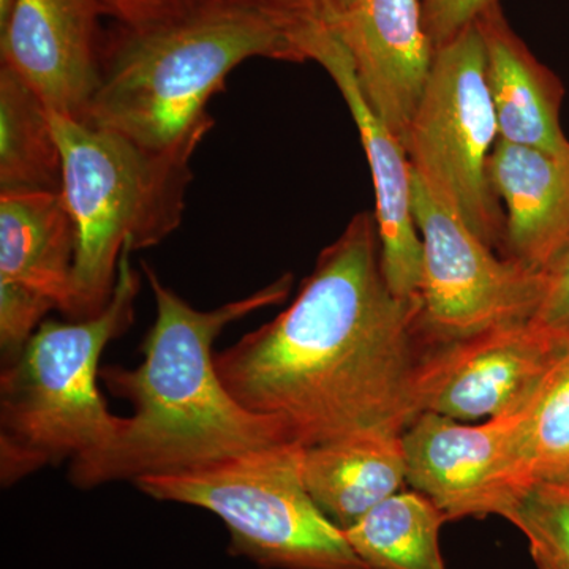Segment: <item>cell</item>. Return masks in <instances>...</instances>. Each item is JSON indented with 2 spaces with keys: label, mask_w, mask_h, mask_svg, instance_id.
I'll return each instance as SVG.
<instances>
[{
  "label": "cell",
  "mask_w": 569,
  "mask_h": 569,
  "mask_svg": "<svg viewBox=\"0 0 569 569\" xmlns=\"http://www.w3.org/2000/svg\"><path fill=\"white\" fill-rule=\"evenodd\" d=\"M421 298L395 295L376 213H356L274 320L216 355L224 388L302 447L415 418Z\"/></svg>",
  "instance_id": "1"
},
{
  "label": "cell",
  "mask_w": 569,
  "mask_h": 569,
  "mask_svg": "<svg viewBox=\"0 0 569 569\" xmlns=\"http://www.w3.org/2000/svg\"><path fill=\"white\" fill-rule=\"evenodd\" d=\"M141 269L156 301V320L144 340V361L134 369L108 366L100 380L112 396L132 403L110 447L70 463L80 489L179 473L272 445L293 441L280 419L247 410L224 388L212 347L227 326L287 299L293 277L282 276L254 293L198 310Z\"/></svg>",
  "instance_id": "2"
},
{
  "label": "cell",
  "mask_w": 569,
  "mask_h": 569,
  "mask_svg": "<svg viewBox=\"0 0 569 569\" xmlns=\"http://www.w3.org/2000/svg\"><path fill=\"white\" fill-rule=\"evenodd\" d=\"M253 58L306 62L282 26L228 0H203L140 28L118 24L103 37L99 88L84 122L148 151L192 159L213 127L212 97Z\"/></svg>",
  "instance_id": "3"
},
{
  "label": "cell",
  "mask_w": 569,
  "mask_h": 569,
  "mask_svg": "<svg viewBox=\"0 0 569 569\" xmlns=\"http://www.w3.org/2000/svg\"><path fill=\"white\" fill-rule=\"evenodd\" d=\"M123 247L110 302L99 316L44 320L0 376V479L11 486L40 468L80 462L110 447L123 418L108 410L99 389L100 359L129 331L141 290Z\"/></svg>",
  "instance_id": "4"
},
{
  "label": "cell",
  "mask_w": 569,
  "mask_h": 569,
  "mask_svg": "<svg viewBox=\"0 0 569 569\" xmlns=\"http://www.w3.org/2000/svg\"><path fill=\"white\" fill-rule=\"evenodd\" d=\"M62 153L61 192L77 224V321L110 302L123 247L160 244L178 230L192 182L189 157L148 151L111 130L50 111Z\"/></svg>",
  "instance_id": "5"
},
{
  "label": "cell",
  "mask_w": 569,
  "mask_h": 569,
  "mask_svg": "<svg viewBox=\"0 0 569 569\" xmlns=\"http://www.w3.org/2000/svg\"><path fill=\"white\" fill-rule=\"evenodd\" d=\"M301 452L302 445L287 441L134 486L153 500L211 511L227 526L231 556L258 567L367 569L310 497Z\"/></svg>",
  "instance_id": "6"
},
{
  "label": "cell",
  "mask_w": 569,
  "mask_h": 569,
  "mask_svg": "<svg viewBox=\"0 0 569 569\" xmlns=\"http://www.w3.org/2000/svg\"><path fill=\"white\" fill-rule=\"evenodd\" d=\"M498 126L485 40L477 21L436 48L407 140L411 171L445 211L493 249L505 247L507 216L489 181Z\"/></svg>",
  "instance_id": "7"
},
{
  "label": "cell",
  "mask_w": 569,
  "mask_h": 569,
  "mask_svg": "<svg viewBox=\"0 0 569 569\" xmlns=\"http://www.w3.org/2000/svg\"><path fill=\"white\" fill-rule=\"evenodd\" d=\"M413 216L422 246L419 332L430 347L535 316L545 274L497 258L462 220L436 203L415 174Z\"/></svg>",
  "instance_id": "8"
},
{
  "label": "cell",
  "mask_w": 569,
  "mask_h": 569,
  "mask_svg": "<svg viewBox=\"0 0 569 569\" xmlns=\"http://www.w3.org/2000/svg\"><path fill=\"white\" fill-rule=\"evenodd\" d=\"M563 351L531 320L430 347L411 380V408L456 421L522 413Z\"/></svg>",
  "instance_id": "9"
},
{
  "label": "cell",
  "mask_w": 569,
  "mask_h": 569,
  "mask_svg": "<svg viewBox=\"0 0 569 569\" xmlns=\"http://www.w3.org/2000/svg\"><path fill=\"white\" fill-rule=\"evenodd\" d=\"M522 413L478 426L418 413L402 432L408 485L429 497L448 522L501 518L516 496L509 473Z\"/></svg>",
  "instance_id": "10"
},
{
  "label": "cell",
  "mask_w": 569,
  "mask_h": 569,
  "mask_svg": "<svg viewBox=\"0 0 569 569\" xmlns=\"http://www.w3.org/2000/svg\"><path fill=\"white\" fill-rule=\"evenodd\" d=\"M102 0H17L0 29L9 67L48 110L84 122L100 82Z\"/></svg>",
  "instance_id": "11"
},
{
  "label": "cell",
  "mask_w": 569,
  "mask_h": 569,
  "mask_svg": "<svg viewBox=\"0 0 569 569\" xmlns=\"http://www.w3.org/2000/svg\"><path fill=\"white\" fill-rule=\"evenodd\" d=\"M335 36L346 48L367 103L403 144L436 56L425 3L348 0Z\"/></svg>",
  "instance_id": "12"
},
{
  "label": "cell",
  "mask_w": 569,
  "mask_h": 569,
  "mask_svg": "<svg viewBox=\"0 0 569 569\" xmlns=\"http://www.w3.org/2000/svg\"><path fill=\"white\" fill-rule=\"evenodd\" d=\"M309 61L320 63L342 93L372 173L383 271L391 290L403 299L421 298L422 246L413 216V173L406 148L367 103L346 48L325 33L309 48Z\"/></svg>",
  "instance_id": "13"
},
{
  "label": "cell",
  "mask_w": 569,
  "mask_h": 569,
  "mask_svg": "<svg viewBox=\"0 0 569 569\" xmlns=\"http://www.w3.org/2000/svg\"><path fill=\"white\" fill-rule=\"evenodd\" d=\"M489 181L507 206L508 258L546 274L569 246V159L498 140Z\"/></svg>",
  "instance_id": "14"
},
{
  "label": "cell",
  "mask_w": 569,
  "mask_h": 569,
  "mask_svg": "<svg viewBox=\"0 0 569 569\" xmlns=\"http://www.w3.org/2000/svg\"><path fill=\"white\" fill-rule=\"evenodd\" d=\"M78 233L61 190L0 192V284L50 302L77 321Z\"/></svg>",
  "instance_id": "15"
},
{
  "label": "cell",
  "mask_w": 569,
  "mask_h": 569,
  "mask_svg": "<svg viewBox=\"0 0 569 569\" xmlns=\"http://www.w3.org/2000/svg\"><path fill=\"white\" fill-rule=\"evenodd\" d=\"M475 21L485 40L486 78L498 140L569 159V140L560 123L565 88L557 74L535 58L509 26L500 0Z\"/></svg>",
  "instance_id": "16"
},
{
  "label": "cell",
  "mask_w": 569,
  "mask_h": 569,
  "mask_svg": "<svg viewBox=\"0 0 569 569\" xmlns=\"http://www.w3.org/2000/svg\"><path fill=\"white\" fill-rule=\"evenodd\" d=\"M301 471L317 507L347 530L406 485L402 432L366 430L302 447Z\"/></svg>",
  "instance_id": "17"
},
{
  "label": "cell",
  "mask_w": 569,
  "mask_h": 569,
  "mask_svg": "<svg viewBox=\"0 0 569 569\" xmlns=\"http://www.w3.org/2000/svg\"><path fill=\"white\" fill-rule=\"evenodd\" d=\"M62 189V153L43 100L0 66V192Z\"/></svg>",
  "instance_id": "18"
},
{
  "label": "cell",
  "mask_w": 569,
  "mask_h": 569,
  "mask_svg": "<svg viewBox=\"0 0 569 569\" xmlns=\"http://www.w3.org/2000/svg\"><path fill=\"white\" fill-rule=\"evenodd\" d=\"M447 516L429 497L397 492L343 530L367 569H447L440 531Z\"/></svg>",
  "instance_id": "19"
},
{
  "label": "cell",
  "mask_w": 569,
  "mask_h": 569,
  "mask_svg": "<svg viewBox=\"0 0 569 569\" xmlns=\"http://www.w3.org/2000/svg\"><path fill=\"white\" fill-rule=\"evenodd\" d=\"M569 475V348L523 410L509 485L519 489Z\"/></svg>",
  "instance_id": "20"
},
{
  "label": "cell",
  "mask_w": 569,
  "mask_h": 569,
  "mask_svg": "<svg viewBox=\"0 0 569 569\" xmlns=\"http://www.w3.org/2000/svg\"><path fill=\"white\" fill-rule=\"evenodd\" d=\"M501 518L526 538L535 569H569V475L519 489Z\"/></svg>",
  "instance_id": "21"
},
{
  "label": "cell",
  "mask_w": 569,
  "mask_h": 569,
  "mask_svg": "<svg viewBox=\"0 0 569 569\" xmlns=\"http://www.w3.org/2000/svg\"><path fill=\"white\" fill-rule=\"evenodd\" d=\"M260 11L271 18L298 41L306 61L309 47L323 33H335L348 0H228Z\"/></svg>",
  "instance_id": "22"
},
{
  "label": "cell",
  "mask_w": 569,
  "mask_h": 569,
  "mask_svg": "<svg viewBox=\"0 0 569 569\" xmlns=\"http://www.w3.org/2000/svg\"><path fill=\"white\" fill-rule=\"evenodd\" d=\"M559 350L569 348V246L545 274V291L530 318Z\"/></svg>",
  "instance_id": "23"
},
{
  "label": "cell",
  "mask_w": 569,
  "mask_h": 569,
  "mask_svg": "<svg viewBox=\"0 0 569 569\" xmlns=\"http://www.w3.org/2000/svg\"><path fill=\"white\" fill-rule=\"evenodd\" d=\"M497 0H429L425 3L427 31L433 44L447 43L456 33L477 20L482 10Z\"/></svg>",
  "instance_id": "24"
},
{
  "label": "cell",
  "mask_w": 569,
  "mask_h": 569,
  "mask_svg": "<svg viewBox=\"0 0 569 569\" xmlns=\"http://www.w3.org/2000/svg\"><path fill=\"white\" fill-rule=\"evenodd\" d=\"M200 2L203 0H102L104 14L129 28L167 20Z\"/></svg>",
  "instance_id": "25"
},
{
  "label": "cell",
  "mask_w": 569,
  "mask_h": 569,
  "mask_svg": "<svg viewBox=\"0 0 569 569\" xmlns=\"http://www.w3.org/2000/svg\"><path fill=\"white\" fill-rule=\"evenodd\" d=\"M14 2H17V0H0V29L9 21Z\"/></svg>",
  "instance_id": "26"
},
{
  "label": "cell",
  "mask_w": 569,
  "mask_h": 569,
  "mask_svg": "<svg viewBox=\"0 0 569 569\" xmlns=\"http://www.w3.org/2000/svg\"><path fill=\"white\" fill-rule=\"evenodd\" d=\"M425 2H429V0H425Z\"/></svg>",
  "instance_id": "27"
}]
</instances>
